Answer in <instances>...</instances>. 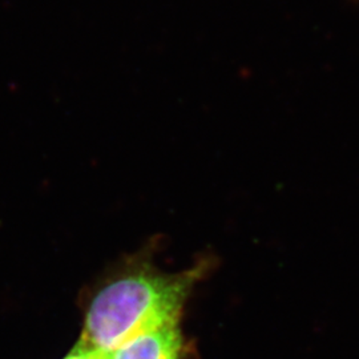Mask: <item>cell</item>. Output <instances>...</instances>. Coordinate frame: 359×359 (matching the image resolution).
Masks as SVG:
<instances>
[{"label":"cell","instance_id":"7a4b0ae2","mask_svg":"<svg viewBox=\"0 0 359 359\" xmlns=\"http://www.w3.org/2000/svg\"><path fill=\"white\" fill-rule=\"evenodd\" d=\"M182 338L179 323L137 334L107 353V359H180Z\"/></svg>","mask_w":359,"mask_h":359},{"label":"cell","instance_id":"6da1fadb","mask_svg":"<svg viewBox=\"0 0 359 359\" xmlns=\"http://www.w3.org/2000/svg\"><path fill=\"white\" fill-rule=\"evenodd\" d=\"M200 270L161 274L128 271L93 297L80 341L109 353L137 334L179 323L180 313Z\"/></svg>","mask_w":359,"mask_h":359},{"label":"cell","instance_id":"3957f363","mask_svg":"<svg viewBox=\"0 0 359 359\" xmlns=\"http://www.w3.org/2000/svg\"><path fill=\"white\" fill-rule=\"evenodd\" d=\"M65 359H107V353L99 351L79 339V342Z\"/></svg>","mask_w":359,"mask_h":359}]
</instances>
